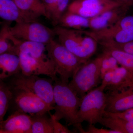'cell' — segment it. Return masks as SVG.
Here are the masks:
<instances>
[{
    "mask_svg": "<svg viewBox=\"0 0 133 133\" xmlns=\"http://www.w3.org/2000/svg\"><path fill=\"white\" fill-rule=\"evenodd\" d=\"M53 95L55 105L53 114L59 121L64 119L68 125L77 126V114L81 98L69 85V83L56 78L54 80Z\"/></svg>",
    "mask_w": 133,
    "mask_h": 133,
    "instance_id": "cell-1",
    "label": "cell"
},
{
    "mask_svg": "<svg viewBox=\"0 0 133 133\" xmlns=\"http://www.w3.org/2000/svg\"><path fill=\"white\" fill-rule=\"evenodd\" d=\"M62 45L79 59L88 62L97 49V42L86 32L58 26L54 28Z\"/></svg>",
    "mask_w": 133,
    "mask_h": 133,
    "instance_id": "cell-2",
    "label": "cell"
},
{
    "mask_svg": "<svg viewBox=\"0 0 133 133\" xmlns=\"http://www.w3.org/2000/svg\"><path fill=\"white\" fill-rule=\"evenodd\" d=\"M47 55L52 61L57 74L61 80L69 83V79L87 62L72 53L59 42L54 40L45 45Z\"/></svg>",
    "mask_w": 133,
    "mask_h": 133,
    "instance_id": "cell-3",
    "label": "cell"
},
{
    "mask_svg": "<svg viewBox=\"0 0 133 133\" xmlns=\"http://www.w3.org/2000/svg\"><path fill=\"white\" fill-rule=\"evenodd\" d=\"M7 84L10 88L20 89L31 93L41 98L50 106L55 107L53 85L51 79L40 77L38 76L26 75L22 72L9 78Z\"/></svg>",
    "mask_w": 133,
    "mask_h": 133,
    "instance_id": "cell-4",
    "label": "cell"
},
{
    "mask_svg": "<svg viewBox=\"0 0 133 133\" xmlns=\"http://www.w3.org/2000/svg\"><path fill=\"white\" fill-rule=\"evenodd\" d=\"M107 95L99 87L93 89L81 98L77 114V126L79 131L82 129L81 123L87 122L89 124L99 123L104 116L107 106Z\"/></svg>",
    "mask_w": 133,
    "mask_h": 133,
    "instance_id": "cell-5",
    "label": "cell"
},
{
    "mask_svg": "<svg viewBox=\"0 0 133 133\" xmlns=\"http://www.w3.org/2000/svg\"><path fill=\"white\" fill-rule=\"evenodd\" d=\"M102 58L101 55L83 64L69 82V86L79 97H83L99 84L101 79L100 70Z\"/></svg>",
    "mask_w": 133,
    "mask_h": 133,
    "instance_id": "cell-6",
    "label": "cell"
},
{
    "mask_svg": "<svg viewBox=\"0 0 133 133\" xmlns=\"http://www.w3.org/2000/svg\"><path fill=\"white\" fill-rule=\"evenodd\" d=\"M86 32L97 42L100 41H111L124 43L133 41V15L126 16L115 24L97 31Z\"/></svg>",
    "mask_w": 133,
    "mask_h": 133,
    "instance_id": "cell-7",
    "label": "cell"
},
{
    "mask_svg": "<svg viewBox=\"0 0 133 133\" xmlns=\"http://www.w3.org/2000/svg\"><path fill=\"white\" fill-rule=\"evenodd\" d=\"M10 34L15 38L42 43L45 45L56 36L54 29H51L37 21L16 23L9 28Z\"/></svg>",
    "mask_w": 133,
    "mask_h": 133,
    "instance_id": "cell-8",
    "label": "cell"
},
{
    "mask_svg": "<svg viewBox=\"0 0 133 133\" xmlns=\"http://www.w3.org/2000/svg\"><path fill=\"white\" fill-rule=\"evenodd\" d=\"M11 88L13 92L11 102H14L16 111L29 115L42 114L55 109L36 95L20 89Z\"/></svg>",
    "mask_w": 133,
    "mask_h": 133,
    "instance_id": "cell-9",
    "label": "cell"
},
{
    "mask_svg": "<svg viewBox=\"0 0 133 133\" xmlns=\"http://www.w3.org/2000/svg\"><path fill=\"white\" fill-rule=\"evenodd\" d=\"M119 6L112 0H74L69 4L67 10L90 18Z\"/></svg>",
    "mask_w": 133,
    "mask_h": 133,
    "instance_id": "cell-10",
    "label": "cell"
},
{
    "mask_svg": "<svg viewBox=\"0 0 133 133\" xmlns=\"http://www.w3.org/2000/svg\"><path fill=\"white\" fill-rule=\"evenodd\" d=\"M21 72L26 75H45L53 81L57 77L54 63L50 59L48 60L32 57L27 54L19 53Z\"/></svg>",
    "mask_w": 133,
    "mask_h": 133,
    "instance_id": "cell-11",
    "label": "cell"
},
{
    "mask_svg": "<svg viewBox=\"0 0 133 133\" xmlns=\"http://www.w3.org/2000/svg\"><path fill=\"white\" fill-rule=\"evenodd\" d=\"M30 115L15 111L5 120L0 122L1 133H31Z\"/></svg>",
    "mask_w": 133,
    "mask_h": 133,
    "instance_id": "cell-12",
    "label": "cell"
},
{
    "mask_svg": "<svg viewBox=\"0 0 133 133\" xmlns=\"http://www.w3.org/2000/svg\"><path fill=\"white\" fill-rule=\"evenodd\" d=\"M106 95V112H120L133 108V87L119 92H108Z\"/></svg>",
    "mask_w": 133,
    "mask_h": 133,
    "instance_id": "cell-13",
    "label": "cell"
},
{
    "mask_svg": "<svg viewBox=\"0 0 133 133\" xmlns=\"http://www.w3.org/2000/svg\"><path fill=\"white\" fill-rule=\"evenodd\" d=\"M128 10L119 6L90 18V29L97 31L112 26L126 16Z\"/></svg>",
    "mask_w": 133,
    "mask_h": 133,
    "instance_id": "cell-14",
    "label": "cell"
},
{
    "mask_svg": "<svg viewBox=\"0 0 133 133\" xmlns=\"http://www.w3.org/2000/svg\"><path fill=\"white\" fill-rule=\"evenodd\" d=\"M9 38L14 45V54L17 55L19 53H23L36 58L45 60L50 59L45 53L46 46L44 44L18 39L10 33Z\"/></svg>",
    "mask_w": 133,
    "mask_h": 133,
    "instance_id": "cell-15",
    "label": "cell"
},
{
    "mask_svg": "<svg viewBox=\"0 0 133 133\" xmlns=\"http://www.w3.org/2000/svg\"><path fill=\"white\" fill-rule=\"evenodd\" d=\"M21 11L26 22L37 21L40 17H47L41 0H13Z\"/></svg>",
    "mask_w": 133,
    "mask_h": 133,
    "instance_id": "cell-16",
    "label": "cell"
},
{
    "mask_svg": "<svg viewBox=\"0 0 133 133\" xmlns=\"http://www.w3.org/2000/svg\"><path fill=\"white\" fill-rule=\"evenodd\" d=\"M133 85V74L123 66L114 70L112 81L105 90L109 92H119Z\"/></svg>",
    "mask_w": 133,
    "mask_h": 133,
    "instance_id": "cell-17",
    "label": "cell"
},
{
    "mask_svg": "<svg viewBox=\"0 0 133 133\" xmlns=\"http://www.w3.org/2000/svg\"><path fill=\"white\" fill-rule=\"evenodd\" d=\"M0 79L4 80L21 72V61L17 55L10 53L0 55Z\"/></svg>",
    "mask_w": 133,
    "mask_h": 133,
    "instance_id": "cell-18",
    "label": "cell"
},
{
    "mask_svg": "<svg viewBox=\"0 0 133 133\" xmlns=\"http://www.w3.org/2000/svg\"><path fill=\"white\" fill-rule=\"evenodd\" d=\"M0 17L7 22H26L21 11L13 0H0Z\"/></svg>",
    "mask_w": 133,
    "mask_h": 133,
    "instance_id": "cell-19",
    "label": "cell"
},
{
    "mask_svg": "<svg viewBox=\"0 0 133 133\" xmlns=\"http://www.w3.org/2000/svg\"><path fill=\"white\" fill-rule=\"evenodd\" d=\"M99 123L120 133H133V122L120 117L104 113Z\"/></svg>",
    "mask_w": 133,
    "mask_h": 133,
    "instance_id": "cell-20",
    "label": "cell"
},
{
    "mask_svg": "<svg viewBox=\"0 0 133 133\" xmlns=\"http://www.w3.org/2000/svg\"><path fill=\"white\" fill-rule=\"evenodd\" d=\"M58 25L67 28L84 30L85 29L90 28V18L67 10L59 20Z\"/></svg>",
    "mask_w": 133,
    "mask_h": 133,
    "instance_id": "cell-21",
    "label": "cell"
},
{
    "mask_svg": "<svg viewBox=\"0 0 133 133\" xmlns=\"http://www.w3.org/2000/svg\"><path fill=\"white\" fill-rule=\"evenodd\" d=\"M47 113L30 115L31 121V133H54L50 116L48 117Z\"/></svg>",
    "mask_w": 133,
    "mask_h": 133,
    "instance_id": "cell-22",
    "label": "cell"
},
{
    "mask_svg": "<svg viewBox=\"0 0 133 133\" xmlns=\"http://www.w3.org/2000/svg\"><path fill=\"white\" fill-rule=\"evenodd\" d=\"M13 98L12 90L7 83L0 82V122L4 120Z\"/></svg>",
    "mask_w": 133,
    "mask_h": 133,
    "instance_id": "cell-23",
    "label": "cell"
},
{
    "mask_svg": "<svg viewBox=\"0 0 133 133\" xmlns=\"http://www.w3.org/2000/svg\"><path fill=\"white\" fill-rule=\"evenodd\" d=\"M103 48V52L111 55L116 59L119 64L133 74V55L112 48Z\"/></svg>",
    "mask_w": 133,
    "mask_h": 133,
    "instance_id": "cell-24",
    "label": "cell"
},
{
    "mask_svg": "<svg viewBox=\"0 0 133 133\" xmlns=\"http://www.w3.org/2000/svg\"><path fill=\"white\" fill-rule=\"evenodd\" d=\"M10 23L3 24L0 32V55L5 53H14V45L9 39Z\"/></svg>",
    "mask_w": 133,
    "mask_h": 133,
    "instance_id": "cell-25",
    "label": "cell"
},
{
    "mask_svg": "<svg viewBox=\"0 0 133 133\" xmlns=\"http://www.w3.org/2000/svg\"><path fill=\"white\" fill-rule=\"evenodd\" d=\"M70 2V0H59L53 9L50 16V20L54 27L58 25L59 20L68 9Z\"/></svg>",
    "mask_w": 133,
    "mask_h": 133,
    "instance_id": "cell-26",
    "label": "cell"
},
{
    "mask_svg": "<svg viewBox=\"0 0 133 133\" xmlns=\"http://www.w3.org/2000/svg\"><path fill=\"white\" fill-rule=\"evenodd\" d=\"M102 55V58L100 70L101 79L105 74L118 68L119 64L116 59L111 55L103 52Z\"/></svg>",
    "mask_w": 133,
    "mask_h": 133,
    "instance_id": "cell-27",
    "label": "cell"
},
{
    "mask_svg": "<svg viewBox=\"0 0 133 133\" xmlns=\"http://www.w3.org/2000/svg\"><path fill=\"white\" fill-rule=\"evenodd\" d=\"M98 44L103 48H112L122 51L133 55V41L124 43H118L111 41H100L98 42Z\"/></svg>",
    "mask_w": 133,
    "mask_h": 133,
    "instance_id": "cell-28",
    "label": "cell"
},
{
    "mask_svg": "<svg viewBox=\"0 0 133 133\" xmlns=\"http://www.w3.org/2000/svg\"><path fill=\"white\" fill-rule=\"evenodd\" d=\"M50 116L53 127L54 133H72L65 126H64L59 123V121L55 118L53 115H52L50 112H49Z\"/></svg>",
    "mask_w": 133,
    "mask_h": 133,
    "instance_id": "cell-29",
    "label": "cell"
},
{
    "mask_svg": "<svg viewBox=\"0 0 133 133\" xmlns=\"http://www.w3.org/2000/svg\"><path fill=\"white\" fill-rule=\"evenodd\" d=\"M105 114L111 116L120 117L133 122V108L120 112L110 113L105 111Z\"/></svg>",
    "mask_w": 133,
    "mask_h": 133,
    "instance_id": "cell-30",
    "label": "cell"
},
{
    "mask_svg": "<svg viewBox=\"0 0 133 133\" xmlns=\"http://www.w3.org/2000/svg\"><path fill=\"white\" fill-rule=\"evenodd\" d=\"M45 7L47 17L50 20V16L53 9L59 1V0H41Z\"/></svg>",
    "mask_w": 133,
    "mask_h": 133,
    "instance_id": "cell-31",
    "label": "cell"
},
{
    "mask_svg": "<svg viewBox=\"0 0 133 133\" xmlns=\"http://www.w3.org/2000/svg\"><path fill=\"white\" fill-rule=\"evenodd\" d=\"M84 133H120L118 131L112 129H106L103 128H96L94 125L89 124L86 131Z\"/></svg>",
    "mask_w": 133,
    "mask_h": 133,
    "instance_id": "cell-32",
    "label": "cell"
},
{
    "mask_svg": "<svg viewBox=\"0 0 133 133\" xmlns=\"http://www.w3.org/2000/svg\"><path fill=\"white\" fill-rule=\"evenodd\" d=\"M114 70L108 72L106 74H105V76L103 77L101 84L99 86V87L102 90L104 91L106 88L111 83L114 75Z\"/></svg>",
    "mask_w": 133,
    "mask_h": 133,
    "instance_id": "cell-33",
    "label": "cell"
},
{
    "mask_svg": "<svg viewBox=\"0 0 133 133\" xmlns=\"http://www.w3.org/2000/svg\"><path fill=\"white\" fill-rule=\"evenodd\" d=\"M117 3L119 5L129 9V8L133 6V0H112Z\"/></svg>",
    "mask_w": 133,
    "mask_h": 133,
    "instance_id": "cell-34",
    "label": "cell"
},
{
    "mask_svg": "<svg viewBox=\"0 0 133 133\" xmlns=\"http://www.w3.org/2000/svg\"><path fill=\"white\" fill-rule=\"evenodd\" d=\"M133 87V85L132 86V87Z\"/></svg>",
    "mask_w": 133,
    "mask_h": 133,
    "instance_id": "cell-35",
    "label": "cell"
}]
</instances>
